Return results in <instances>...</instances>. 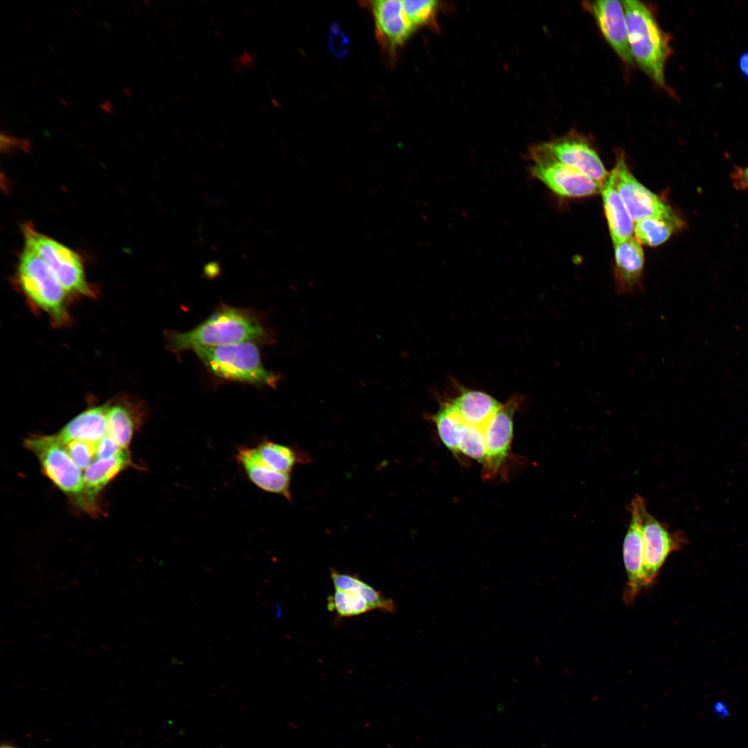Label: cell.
I'll return each mask as SVG.
<instances>
[{
	"label": "cell",
	"mask_w": 748,
	"mask_h": 748,
	"mask_svg": "<svg viewBox=\"0 0 748 748\" xmlns=\"http://www.w3.org/2000/svg\"><path fill=\"white\" fill-rule=\"evenodd\" d=\"M448 402L463 422L481 428L503 406L485 392L466 389Z\"/></svg>",
	"instance_id": "e0dca14e"
},
{
	"label": "cell",
	"mask_w": 748,
	"mask_h": 748,
	"mask_svg": "<svg viewBox=\"0 0 748 748\" xmlns=\"http://www.w3.org/2000/svg\"><path fill=\"white\" fill-rule=\"evenodd\" d=\"M731 180L736 188H748V166L744 168L736 167L731 173Z\"/></svg>",
	"instance_id": "1f68e13d"
},
{
	"label": "cell",
	"mask_w": 748,
	"mask_h": 748,
	"mask_svg": "<svg viewBox=\"0 0 748 748\" xmlns=\"http://www.w3.org/2000/svg\"><path fill=\"white\" fill-rule=\"evenodd\" d=\"M614 246L616 291L621 295L632 294L642 287L643 251L641 244L634 237Z\"/></svg>",
	"instance_id": "2e32d148"
},
{
	"label": "cell",
	"mask_w": 748,
	"mask_h": 748,
	"mask_svg": "<svg viewBox=\"0 0 748 748\" xmlns=\"http://www.w3.org/2000/svg\"><path fill=\"white\" fill-rule=\"evenodd\" d=\"M17 281L33 305L57 326L69 322V296L50 265L35 251L24 246L17 267Z\"/></svg>",
	"instance_id": "277c9868"
},
{
	"label": "cell",
	"mask_w": 748,
	"mask_h": 748,
	"mask_svg": "<svg viewBox=\"0 0 748 748\" xmlns=\"http://www.w3.org/2000/svg\"><path fill=\"white\" fill-rule=\"evenodd\" d=\"M330 46L333 53L338 57L345 55L349 46L348 39L335 25L331 28Z\"/></svg>",
	"instance_id": "4dcf8cb0"
},
{
	"label": "cell",
	"mask_w": 748,
	"mask_h": 748,
	"mask_svg": "<svg viewBox=\"0 0 748 748\" xmlns=\"http://www.w3.org/2000/svg\"><path fill=\"white\" fill-rule=\"evenodd\" d=\"M327 600L328 609L342 617L358 616L372 610L362 595L351 590L335 589Z\"/></svg>",
	"instance_id": "484cf974"
},
{
	"label": "cell",
	"mask_w": 748,
	"mask_h": 748,
	"mask_svg": "<svg viewBox=\"0 0 748 748\" xmlns=\"http://www.w3.org/2000/svg\"><path fill=\"white\" fill-rule=\"evenodd\" d=\"M378 40L389 52L402 45L414 30L402 7V0L369 1Z\"/></svg>",
	"instance_id": "5bb4252c"
},
{
	"label": "cell",
	"mask_w": 748,
	"mask_h": 748,
	"mask_svg": "<svg viewBox=\"0 0 748 748\" xmlns=\"http://www.w3.org/2000/svg\"><path fill=\"white\" fill-rule=\"evenodd\" d=\"M330 578L335 589L351 590L362 595L372 610L393 613L395 610L393 600L383 596L373 587L354 575L330 571Z\"/></svg>",
	"instance_id": "44dd1931"
},
{
	"label": "cell",
	"mask_w": 748,
	"mask_h": 748,
	"mask_svg": "<svg viewBox=\"0 0 748 748\" xmlns=\"http://www.w3.org/2000/svg\"><path fill=\"white\" fill-rule=\"evenodd\" d=\"M739 68L743 75L748 78V51L743 53L740 56Z\"/></svg>",
	"instance_id": "836d02e7"
},
{
	"label": "cell",
	"mask_w": 748,
	"mask_h": 748,
	"mask_svg": "<svg viewBox=\"0 0 748 748\" xmlns=\"http://www.w3.org/2000/svg\"><path fill=\"white\" fill-rule=\"evenodd\" d=\"M531 157V175L559 196L580 197L601 191L603 184L557 161L541 145L532 151Z\"/></svg>",
	"instance_id": "ba28073f"
},
{
	"label": "cell",
	"mask_w": 748,
	"mask_h": 748,
	"mask_svg": "<svg viewBox=\"0 0 748 748\" xmlns=\"http://www.w3.org/2000/svg\"><path fill=\"white\" fill-rule=\"evenodd\" d=\"M585 6L593 16L605 40L619 57L626 64L634 65L622 1H586Z\"/></svg>",
	"instance_id": "7c38bea8"
},
{
	"label": "cell",
	"mask_w": 748,
	"mask_h": 748,
	"mask_svg": "<svg viewBox=\"0 0 748 748\" xmlns=\"http://www.w3.org/2000/svg\"><path fill=\"white\" fill-rule=\"evenodd\" d=\"M233 69L239 74L244 72V67L239 63L238 60H234L233 61Z\"/></svg>",
	"instance_id": "d590c367"
},
{
	"label": "cell",
	"mask_w": 748,
	"mask_h": 748,
	"mask_svg": "<svg viewBox=\"0 0 748 748\" xmlns=\"http://www.w3.org/2000/svg\"><path fill=\"white\" fill-rule=\"evenodd\" d=\"M271 332L254 312L222 305L187 332H166L168 348L175 353L198 346H220L252 341L271 344Z\"/></svg>",
	"instance_id": "6da1fadb"
},
{
	"label": "cell",
	"mask_w": 748,
	"mask_h": 748,
	"mask_svg": "<svg viewBox=\"0 0 748 748\" xmlns=\"http://www.w3.org/2000/svg\"><path fill=\"white\" fill-rule=\"evenodd\" d=\"M715 712L721 717H726L728 715V710L724 704L718 702L714 705Z\"/></svg>",
	"instance_id": "e575fe53"
},
{
	"label": "cell",
	"mask_w": 748,
	"mask_h": 748,
	"mask_svg": "<svg viewBox=\"0 0 748 748\" xmlns=\"http://www.w3.org/2000/svg\"><path fill=\"white\" fill-rule=\"evenodd\" d=\"M24 246L39 255L52 268L69 296L92 297L93 287L87 282L81 257L55 240L23 226Z\"/></svg>",
	"instance_id": "5b68a950"
},
{
	"label": "cell",
	"mask_w": 748,
	"mask_h": 748,
	"mask_svg": "<svg viewBox=\"0 0 748 748\" xmlns=\"http://www.w3.org/2000/svg\"><path fill=\"white\" fill-rule=\"evenodd\" d=\"M109 405L96 406L82 411L70 420L57 435L62 443L80 440L96 443L107 435Z\"/></svg>",
	"instance_id": "d6986e66"
},
{
	"label": "cell",
	"mask_w": 748,
	"mask_h": 748,
	"mask_svg": "<svg viewBox=\"0 0 748 748\" xmlns=\"http://www.w3.org/2000/svg\"><path fill=\"white\" fill-rule=\"evenodd\" d=\"M404 12L415 28L426 23L432 16L437 1L434 0H402Z\"/></svg>",
	"instance_id": "83f0119b"
},
{
	"label": "cell",
	"mask_w": 748,
	"mask_h": 748,
	"mask_svg": "<svg viewBox=\"0 0 748 748\" xmlns=\"http://www.w3.org/2000/svg\"><path fill=\"white\" fill-rule=\"evenodd\" d=\"M687 543L685 535L672 532L648 511L643 520V570L645 588L651 586L668 556Z\"/></svg>",
	"instance_id": "30bf717a"
},
{
	"label": "cell",
	"mask_w": 748,
	"mask_h": 748,
	"mask_svg": "<svg viewBox=\"0 0 748 748\" xmlns=\"http://www.w3.org/2000/svg\"><path fill=\"white\" fill-rule=\"evenodd\" d=\"M262 461L272 469L290 474L297 463L307 460L305 454L294 447L263 439L256 447Z\"/></svg>",
	"instance_id": "603a6c76"
},
{
	"label": "cell",
	"mask_w": 748,
	"mask_h": 748,
	"mask_svg": "<svg viewBox=\"0 0 748 748\" xmlns=\"http://www.w3.org/2000/svg\"><path fill=\"white\" fill-rule=\"evenodd\" d=\"M215 376L227 380L276 388L280 376L266 369L256 342L246 341L193 349Z\"/></svg>",
	"instance_id": "3957f363"
},
{
	"label": "cell",
	"mask_w": 748,
	"mask_h": 748,
	"mask_svg": "<svg viewBox=\"0 0 748 748\" xmlns=\"http://www.w3.org/2000/svg\"><path fill=\"white\" fill-rule=\"evenodd\" d=\"M1 748H18V747H15L11 744L3 743V744L1 745Z\"/></svg>",
	"instance_id": "8d00e7d4"
},
{
	"label": "cell",
	"mask_w": 748,
	"mask_h": 748,
	"mask_svg": "<svg viewBox=\"0 0 748 748\" xmlns=\"http://www.w3.org/2000/svg\"><path fill=\"white\" fill-rule=\"evenodd\" d=\"M611 174L616 188L634 224L645 218L654 217L685 224L682 218L670 206L634 177L622 151L616 152V164Z\"/></svg>",
	"instance_id": "8992f818"
},
{
	"label": "cell",
	"mask_w": 748,
	"mask_h": 748,
	"mask_svg": "<svg viewBox=\"0 0 748 748\" xmlns=\"http://www.w3.org/2000/svg\"><path fill=\"white\" fill-rule=\"evenodd\" d=\"M462 421V420H461ZM484 428L462 421L458 437L459 452L486 467L487 456Z\"/></svg>",
	"instance_id": "4316f807"
},
{
	"label": "cell",
	"mask_w": 748,
	"mask_h": 748,
	"mask_svg": "<svg viewBox=\"0 0 748 748\" xmlns=\"http://www.w3.org/2000/svg\"><path fill=\"white\" fill-rule=\"evenodd\" d=\"M541 146L557 161L601 184H604L609 176L591 145L577 132H570Z\"/></svg>",
	"instance_id": "8fae6325"
},
{
	"label": "cell",
	"mask_w": 748,
	"mask_h": 748,
	"mask_svg": "<svg viewBox=\"0 0 748 748\" xmlns=\"http://www.w3.org/2000/svg\"><path fill=\"white\" fill-rule=\"evenodd\" d=\"M123 448L109 435H106L96 443V458H110L118 454Z\"/></svg>",
	"instance_id": "f546056e"
},
{
	"label": "cell",
	"mask_w": 748,
	"mask_h": 748,
	"mask_svg": "<svg viewBox=\"0 0 748 748\" xmlns=\"http://www.w3.org/2000/svg\"><path fill=\"white\" fill-rule=\"evenodd\" d=\"M634 63L657 85L666 86L665 66L672 49L670 36L652 10L639 0L621 1Z\"/></svg>",
	"instance_id": "7a4b0ae2"
},
{
	"label": "cell",
	"mask_w": 748,
	"mask_h": 748,
	"mask_svg": "<svg viewBox=\"0 0 748 748\" xmlns=\"http://www.w3.org/2000/svg\"><path fill=\"white\" fill-rule=\"evenodd\" d=\"M600 193L613 243L616 244L633 237L634 223L616 188L611 172L604 182Z\"/></svg>",
	"instance_id": "ac0fdd59"
},
{
	"label": "cell",
	"mask_w": 748,
	"mask_h": 748,
	"mask_svg": "<svg viewBox=\"0 0 748 748\" xmlns=\"http://www.w3.org/2000/svg\"><path fill=\"white\" fill-rule=\"evenodd\" d=\"M443 445L455 456L459 452L458 437L462 421L449 402L442 404L431 417Z\"/></svg>",
	"instance_id": "d4e9b609"
},
{
	"label": "cell",
	"mask_w": 748,
	"mask_h": 748,
	"mask_svg": "<svg viewBox=\"0 0 748 748\" xmlns=\"http://www.w3.org/2000/svg\"><path fill=\"white\" fill-rule=\"evenodd\" d=\"M215 34L218 38H222L223 37L222 33L218 30L215 31Z\"/></svg>",
	"instance_id": "74e56055"
},
{
	"label": "cell",
	"mask_w": 748,
	"mask_h": 748,
	"mask_svg": "<svg viewBox=\"0 0 748 748\" xmlns=\"http://www.w3.org/2000/svg\"><path fill=\"white\" fill-rule=\"evenodd\" d=\"M63 443L71 458L81 470H85L96 457V443L80 440H71Z\"/></svg>",
	"instance_id": "f1b7e54d"
},
{
	"label": "cell",
	"mask_w": 748,
	"mask_h": 748,
	"mask_svg": "<svg viewBox=\"0 0 748 748\" xmlns=\"http://www.w3.org/2000/svg\"><path fill=\"white\" fill-rule=\"evenodd\" d=\"M132 464L127 449H123L110 458L97 459L84 470L83 490L88 496L93 497L119 472Z\"/></svg>",
	"instance_id": "ffe728a7"
},
{
	"label": "cell",
	"mask_w": 748,
	"mask_h": 748,
	"mask_svg": "<svg viewBox=\"0 0 748 748\" xmlns=\"http://www.w3.org/2000/svg\"><path fill=\"white\" fill-rule=\"evenodd\" d=\"M630 524L623 542V558L627 576L623 599L632 603L645 588L643 570V520L648 511L645 499L636 494L627 506Z\"/></svg>",
	"instance_id": "9c48e42d"
},
{
	"label": "cell",
	"mask_w": 748,
	"mask_h": 748,
	"mask_svg": "<svg viewBox=\"0 0 748 748\" xmlns=\"http://www.w3.org/2000/svg\"><path fill=\"white\" fill-rule=\"evenodd\" d=\"M24 445L37 457L44 474L62 491L71 495L83 491L81 469L57 435L28 438Z\"/></svg>",
	"instance_id": "52a82bcc"
},
{
	"label": "cell",
	"mask_w": 748,
	"mask_h": 748,
	"mask_svg": "<svg viewBox=\"0 0 748 748\" xmlns=\"http://www.w3.org/2000/svg\"><path fill=\"white\" fill-rule=\"evenodd\" d=\"M238 61L243 66L248 69H252L254 67V59L252 55L247 51H244L241 55L238 57Z\"/></svg>",
	"instance_id": "d6a6232c"
},
{
	"label": "cell",
	"mask_w": 748,
	"mask_h": 748,
	"mask_svg": "<svg viewBox=\"0 0 748 748\" xmlns=\"http://www.w3.org/2000/svg\"><path fill=\"white\" fill-rule=\"evenodd\" d=\"M141 421V416L125 404H116L109 406L107 435L121 448L127 449Z\"/></svg>",
	"instance_id": "7402d4cb"
},
{
	"label": "cell",
	"mask_w": 748,
	"mask_h": 748,
	"mask_svg": "<svg viewBox=\"0 0 748 748\" xmlns=\"http://www.w3.org/2000/svg\"><path fill=\"white\" fill-rule=\"evenodd\" d=\"M684 226L683 224L667 220L648 217L634 224V234L640 244L655 247L667 241Z\"/></svg>",
	"instance_id": "cb8c5ba5"
},
{
	"label": "cell",
	"mask_w": 748,
	"mask_h": 748,
	"mask_svg": "<svg viewBox=\"0 0 748 748\" xmlns=\"http://www.w3.org/2000/svg\"><path fill=\"white\" fill-rule=\"evenodd\" d=\"M519 398H511L484 427L488 471L498 470L509 454L513 434V418Z\"/></svg>",
	"instance_id": "4fadbf2b"
},
{
	"label": "cell",
	"mask_w": 748,
	"mask_h": 748,
	"mask_svg": "<svg viewBox=\"0 0 748 748\" xmlns=\"http://www.w3.org/2000/svg\"><path fill=\"white\" fill-rule=\"evenodd\" d=\"M235 459L249 480L263 491L281 495L290 501V474L278 472L261 458L256 447H240Z\"/></svg>",
	"instance_id": "9a60e30c"
}]
</instances>
